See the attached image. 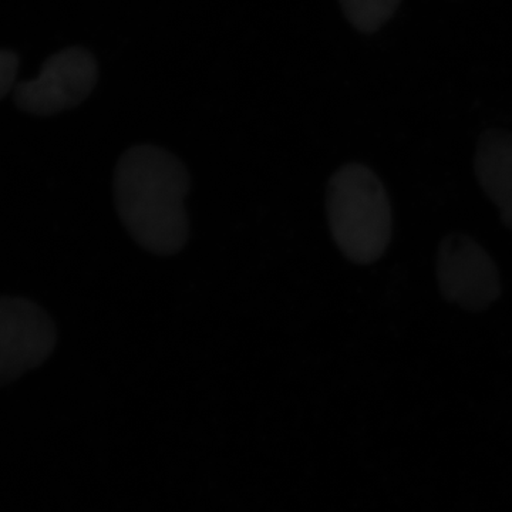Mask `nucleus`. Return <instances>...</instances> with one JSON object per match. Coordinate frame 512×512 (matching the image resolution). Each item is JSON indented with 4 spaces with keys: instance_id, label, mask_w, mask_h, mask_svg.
Returning a JSON list of instances; mask_svg holds the SVG:
<instances>
[{
    "instance_id": "1",
    "label": "nucleus",
    "mask_w": 512,
    "mask_h": 512,
    "mask_svg": "<svg viewBox=\"0 0 512 512\" xmlns=\"http://www.w3.org/2000/svg\"><path fill=\"white\" fill-rule=\"evenodd\" d=\"M190 184L180 158L164 148L141 144L121 156L114 173V201L121 222L141 248L167 256L185 247Z\"/></svg>"
},
{
    "instance_id": "2",
    "label": "nucleus",
    "mask_w": 512,
    "mask_h": 512,
    "mask_svg": "<svg viewBox=\"0 0 512 512\" xmlns=\"http://www.w3.org/2000/svg\"><path fill=\"white\" fill-rule=\"evenodd\" d=\"M330 234L340 252L359 265L382 258L392 237V210L382 181L362 164L336 171L328 185Z\"/></svg>"
},
{
    "instance_id": "3",
    "label": "nucleus",
    "mask_w": 512,
    "mask_h": 512,
    "mask_svg": "<svg viewBox=\"0 0 512 512\" xmlns=\"http://www.w3.org/2000/svg\"><path fill=\"white\" fill-rule=\"evenodd\" d=\"M99 77L96 60L82 47H70L43 63L39 76L15 87L20 110L35 116H53L82 104Z\"/></svg>"
},
{
    "instance_id": "4",
    "label": "nucleus",
    "mask_w": 512,
    "mask_h": 512,
    "mask_svg": "<svg viewBox=\"0 0 512 512\" xmlns=\"http://www.w3.org/2000/svg\"><path fill=\"white\" fill-rule=\"evenodd\" d=\"M437 281L447 301L468 311H483L501 295L493 258L464 234L448 235L437 254Z\"/></svg>"
},
{
    "instance_id": "5",
    "label": "nucleus",
    "mask_w": 512,
    "mask_h": 512,
    "mask_svg": "<svg viewBox=\"0 0 512 512\" xmlns=\"http://www.w3.org/2000/svg\"><path fill=\"white\" fill-rule=\"evenodd\" d=\"M56 342L55 323L36 303L0 298V386L46 362Z\"/></svg>"
},
{
    "instance_id": "6",
    "label": "nucleus",
    "mask_w": 512,
    "mask_h": 512,
    "mask_svg": "<svg viewBox=\"0 0 512 512\" xmlns=\"http://www.w3.org/2000/svg\"><path fill=\"white\" fill-rule=\"evenodd\" d=\"M476 174L485 195L500 211L501 221L512 229V133L485 131L478 141Z\"/></svg>"
},
{
    "instance_id": "7",
    "label": "nucleus",
    "mask_w": 512,
    "mask_h": 512,
    "mask_svg": "<svg viewBox=\"0 0 512 512\" xmlns=\"http://www.w3.org/2000/svg\"><path fill=\"white\" fill-rule=\"evenodd\" d=\"M402 0H339L343 15L360 33H375L393 18Z\"/></svg>"
},
{
    "instance_id": "8",
    "label": "nucleus",
    "mask_w": 512,
    "mask_h": 512,
    "mask_svg": "<svg viewBox=\"0 0 512 512\" xmlns=\"http://www.w3.org/2000/svg\"><path fill=\"white\" fill-rule=\"evenodd\" d=\"M18 70V55L9 50H0V99L12 92Z\"/></svg>"
}]
</instances>
